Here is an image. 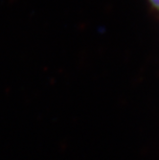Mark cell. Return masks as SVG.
<instances>
[{
	"label": "cell",
	"mask_w": 159,
	"mask_h": 160,
	"mask_svg": "<svg viewBox=\"0 0 159 160\" xmlns=\"http://www.w3.org/2000/svg\"><path fill=\"white\" fill-rule=\"evenodd\" d=\"M150 1L154 6V8H156L157 10H159V0H150Z\"/></svg>",
	"instance_id": "6da1fadb"
}]
</instances>
